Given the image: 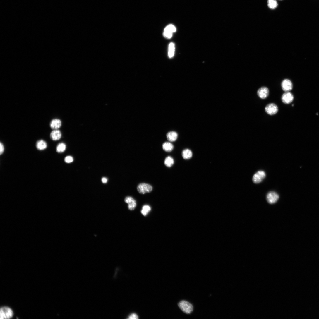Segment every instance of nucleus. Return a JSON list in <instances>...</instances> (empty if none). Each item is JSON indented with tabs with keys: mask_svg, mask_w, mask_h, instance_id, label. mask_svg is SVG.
Masks as SVG:
<instances>
[{
	"mask_svg": "<svg viewBox=\"0 0 319 319\" xmlns=\"http://www.w3.org/2000/svg\"><path fill=\"white\" fill-rule=\"evenodd\" d=\"M14 315L12 309L7 306L2 307L0 309V318L9 319L12 318Z\"/></svg>",
	"mask_w": 319,
	"mask_h": 319,
	"instance_id": "obj_1",
	"label": "nucleus"
},
{
	"mask_svg": "<svg viewBox=\"0 0 319 319\" xmlns=\"http://www.w3.org/2000/svg\"><path fill=\"white\" fill-rule=\"evenodd\" d=\"M178 306L181 310L186 314H189L193 312V305L185 301H182L178 304Z\"/></svg>",
	"mask_w": 319,
	"mask_h": 319,
	"instance_id": "obj_2",
	"label": "nucleus"
},
{
	"mask_svg": "<svg viewBox=\"0 0 319 319\" xmlns=\"http://www.w3.org/2000/svg\"><path fill=\"white\" fill-rule=\"evenodd\" d=\"M138 192L141 194H145L150 193L153 190L152 186L150 184L145 183H141L137 187Z\"/></svg>",
	"mask_w": 319,
	"mask_h": 319,
	"instance_id": "obj_3",
	"label": "nucleus"
},
{
	"mask_svg": "<svg viewBox=\"0 0 319 319\" xmlns=\"http://www.w3.org/2000/svg\"><path fill=\"white\" fill-rule=\"evenodd\" d=\"M176 28L173 25L171 24L167 26L165 28L163 33L164 37L167 39L171 38L173 35V34L175 32Z\"/></svg>",
	"mask_w": 319,
	"mask_h": 319,
	"instance_id": "obj_4",
	"label": "nucleus"
},
{
	"mask_svg": "<svg viewBox=\"0 0 319 319\" xmlns=\"http://www.w3.org/2000/svg\"><path fill=\"white\" fill-rule=\"evenodd\" d=\"M266 176L265 173L263 171H260L254 174L252 178L253 182L255 183L261 182Z\"/></svg>",
	"mask_w": 319,
	"mask_h": 319,
	"instance_id": "obj_5",
	"label": "nucleus"
},
{
	"mask_svg": "<svg viewBox=\"0 0 319 319\" xmlns=\"http://www.w3.org/2000/svg\"><path fill=\"white\" fill-rule=\"evenodd\" d=\"M279 195L275 191H270L267 196V200L268 202L270 204L276 203L279 199Z\"/></svg>",
	"mask_w": 319,
	"mask_h": 319,
	"instance_id": "obj_6",
	"label": "nucleus"
},
{
	"mask_svg": "<svg viewBox=\"0 0 319 319\" xmlns=\"http://www.w3.org/2000/svg\"><path fill=\"white\" fill-rule=\"evenodd\" d=\"M266 112L270 115H274L277 114L278 111L277 106L275 104L271 103L267 105L265 108Z\"/></svg>",
	"mask_w": 319,
	"mask_h": 319,
	"instance_id": "obj_7",
	"label": "nucleus"
},
{
	"mask_svg": "<svg viewBox=\"0 0 319 319\" xmlns=\"http://www.w3.org/2000/svg\"><path fill=\"white\" fill-rule=\"evenodd\" d=\"M281 99L282 102L284 104H289L293 101L294 97L293 95L291 92H286L282 95Z\"/></svg>",
	"mask_w": 319,
	"mask_h": 319,
	"instance_id": "obj_8",
	"label": "nucleus"
},
{
	"mask_svg": "<svg viewBox=\"0 0 319 319\" xmlns=\"http://www.w3.org/2000/svg\"><path fill=\"white\" fill-rule=\"evenodd\" d=\"M124 201L125 203L128 204V208L130 210H134L137 206L136 201L132 197H126L124 199Z\"/></svg>",
	"mask_w": 319,
	"mask_h": 319,
	"instance_id": "obj_9",
	"label": "nucleus"
},
{
	"mask_svg": "<svg viewBox=\"0 0 319 319\" xmlns=\"http://www.w3.org/2000/svg\"><path fill=\"white\" fill-rule=\"evenodd\" d=\"M281 86L284 91L285 92H289L292 89L293 85L290 80L286 79L282 81Z\"/></svg>",
	"mask_w": 319,
	"mask_h": 319,
	"instance_id": "obj_10",
	"label": "nucleus"
},
{
	"mask_svg": "<svg viewBox=\"0 0 319 319\" xmlns=\"http://www.w3.org/2000/svg\"><path fill=\"white\" fill-rule=\"evenodd\" d=\"M257 94L260 98L262 99H265L268 97L269 94V91L267 87H263L258 89Z\"/></svg>",
	"mask_w": 319,
	"mask_h": 319,
	"instance_id": "obj_11",
	"label": "nucleus"
},
{
	"mask_svg": "<svg viewBox=\"0 0 319 319\" xmlns=\"http://www.w3.org/2000/svg\"><path fill=\"white\" fill-rule=\"evenodd\" d=\"M50 127L53 130H58L61 125V122L59 119H55L52 120L50 123Z\"/></svg>",
	"mask_w": 319,
	"mask_h": 319,
	"instance_id": "obj_12",
	"label": "nucleus"
},
{
	"mask_svg": "<svg viewBox=\"0 0 319 319\" xmlns=\"http://www.w3.org/2000/svg\"><path fill=\"white\" fill-rule=\"evenodd\" d=\"M61 133L58 130H53L51 133L50 138L53 141L60 140L61 137Z\"/></svg>",
	"mask_w": 319,
	"mask_h": 319,
	"instance_id": "obj_13",
	"label": "nucleus"
},
{
	"mask_svg": "<svg viewBox=\"0 0 319 319\" xmlns=\"http://www.w3.org/2000/svg\"><path fill=\"white\" fill-rule=\"evenodd\" d=\"M167 140L170 142H173L176 141L178 138L177 133L174 131L170 132L167 135Z\"/></svg>",
	"mask_w": 319,
	"mask_h": 319,
	"instance_id": "obj_14",
	"label": "nucleus"
},
{
	"mask_svg": "<svg viewBox=\"0 0 319 319\" xmlns=\"http://www.w3.org/2000/svg\"><path fill=\"white\" fill-rule=\"evenodd\" d=\"M47 143L43 140H39L36 143L37 148L40 150H45L47 148Z\"/></svg>",
	"mask_w": 319,
	"mask_h": 319,
	"instance_id": "obj_15",
	"label": "nucleus"
},
{
	"mask_svg": "<svg viewBox=\"0 0 319 319\" xmlns=\"http://www.w3.org/2000/svg\"><path fill=\"white\" fill-rule=\"evenodd\" d=\"M182 156L184 159L188 160L192 157L193 153L192 151L189 149H186L183 150Z\"/></svg>",
	"mask_w": 319,
	"mask_h": 319,
	"instance_id": "obj_16",
	"label": "nucleus"
},
{
	"mask_svg": "<svg viewBox=\"0 0 319 319\" xmlns=\"http://www.w3.org/2000/svg\"><path fill=\"white\" fill-rule=\"evenodd\" d=\"M163 150L167 152L171 151L173 149L174 146L173 145L169 142L164 143L162 145Z\"/></svg>",
	"mask_w": 319,
	"mask_h": 319,
	"instance_id": "obj_17",
	"label": "nucleus"
},
{
	"mask_svg": "<svg viewBox=\"0 0 319 319\" xmlns=\"http://www.w3.org/2000/svg\"><path fill=\"white\" fill-rule=\"evenodd\" d=\"M164 164L167 167H171L174 164V159L171 156H168L165 159Z\"/></svg>",
	"mask_w": 319,
	"mask_h": 319,
	"instance_id": "obj_18",
	"label": "nucleus"
},
{
	"mask_svg": "<svg viewBox=\"0 0 319 319\" xmlns=\"http://www.w3.org/2000/svg\"><path fill=\"white\" fill-rule=\"evenodd\" d=\"M267 5L270 9L274 10L277 7L278 4L276 0H268Z\"/></svg>",
	"mask_w": 319,
	"mask_h": 319,
	"instance_id": "obj_19",
	"label": "nucleus"
},
{
	"mask_svg": "<svg viewBox=\"0 0 319 319\" xmlns=\"http://www.w3.org/2000/svg\"><path fill=\"white\" fill-rule=\"evenodd\" d=\"M151 210V207L149 205H145L142 207L141 212L143 215L145 216L150 212Z\"/></svg>",
	"mask_w": 319,
	"mask_h": 319,
	"instance_id": "obj_20",
	"label": "nucleus"
},
{
	"mask_svg": "<svg viewBox=\"0 0 319 319\" xmlns=\"http://www.w3.org/2000/svg\"><path fill=\"white\" fill-rule=\"evenodd\" d=\"M66 145L63 143H59L56 147V151L59 153H62L64 152L66 149Z\"/></svg>",
	"mask_w": 319,
	"mask_h": 319,
	"instance_id": "obj_21",
	"label": "nucleus"
},
{
	"mask_svg": "<svg viewBox=\"0 0 319 319\" xmlns=\"http://www.w3.org/2000/svg\"><path fill=\"white\" fill-rule=\"evenodd\" d=\"M175 45L173 43H171L169 46L168 55L169 57H172L174 54Z\"/></svg>",
	"mask_w": 319,
	"mask_h": 319,
	"instance_id": "obj_22",
	"label": "nucleus"
},
{
	"mask_svg": "<svg viewBox=\"0 0 319 319\" xmlns=\"http://www.w3.org/2000/svg\"><path fill=\"white\" fill-rule=\"evenodd\" d=\"M65 161L66 163H72L73 161V158L71 156H67L65 159Z\"/></svg>",
	"mask_w": 319,
	"mask_h": 319,
	"instance_id": "obj_23",
	"label": "nucleus"
},
{
	"mask_svg": "<svg viewBox=\"0 0 319 319\" xmlns=\"http://www.w3.org/2000/svg\"><path fill=\"white\" fill-rule=\"evenodd\" d=\"M139 318L138 315L136 313H133L131 314L128 319H138Z\"/></svg>",
	"mask_w": 319,
	"mask_h": 319,
	"instance_id": "obj_24",
	"label": "nucleus"
},
{
	"mask_svg": "<svg viewBox=\"0 0 319 319\" xmlns=\"http://www.w3.org/2000/svg\"><path fill=\"white\" fill-rule=\"evenodd\" d=\"M0 146H1L0 147V148H1V150H0V153H1V155L4 152V147L3 144L1 142V143H0Z\"/></svg>",
	"mask_w": 319,
	"mask_h": 319,
	"instance_id": "obj_25",
	"label": "nucleus"
},
{
	"mask_svg": "<svg viewBox=\"0 0 319 319\" xmlns=\"http://www.w3.org/2000/svg\"><path fill=\"white\" fill-rule=\"evenodd\" d=\"M102 181L103 183H106L107 182L108 179L105 177H103L102 179Z\"/></svg>",
	"mask_w": 319,
	"mask_h": 319,
	"instance_id": "obj_26",
	"label": "nucleus"
},
{
	"mask_svg": "<svg viewBox=\"0 0 319 319\" xmlns=\"http://www.w3.org/2000/svg\"><path fill=\"white\" fill-rule=\"evenodd\" d=\"M279 1H282V0H279Z\"/></svg>",
	"mask_w": 319,
	"mask_h": 319,
	"instance_id": "obj_27",
	"label": "nucleus"
}]
</instances>
